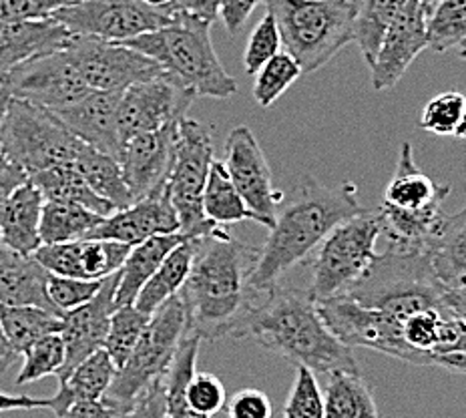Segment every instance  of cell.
<instances>
[{"label": "cell", "mask_w": 466, "mask_h": 418, "mask_svg": "<svg viewBox=\"0 0 466 418\" xmlns=\"http://www.w3.org/2000/svg\"><path fill=\"white\" fill-rule=\"evenodd\" d=\"M258 258L259 248L231 238L223 228L196 238L189 278L179 291L191 334L201 340H241L261 296L249 284Z\"/></svg>", "instance_id": "1"}, {"label": "cell", "mask_w": 466, "mask_h": 418, "mask_svg": "<svg viewBox=\"0 0 466 418\" xmlns=\"http://www.w3.org/2000/svg\"><path fill=\"white\" fill-rule=\"evenodd\" d=\"M362 209L354 183L326 188L312 175H306L289 198L281 201L266 244L259 248L258 264L249 278L251 288L266 291L278 286L291 268L314 254L329 231Z\"/></svg>", "instance_id": "2"}, {"label": "cell", "mask_w": 466, "mask_h": 418, "mask_svg": "<svg viewBox=\"0 0 466 418\" xmlns=\"http://www.w3.org/2000/svg\"><path fill=\"white\" fill-rule=\"evenodd\" d=\"M244 338L319 376L360 372L352 348L326 326L306 290L278 284L261 291L241 332Z\"/></svg>", "instance_id": "3"}, {"label": "cell", "mask_w": 466, "mask_h": 418, "mask_svg": "<svg viewBox=\"0 0 466 418\" xmlns=\"http://www.w3.org/2000/svg\"><path fill=\"white\" fill-rule=\"evenodd\" d=\"M209 31V23L177 11L169 25L121 45L153 58L196 97L229 99L238 93V81L223 69Z\"/></svg>", "instance_id": "4"}, {"label": "cell", "mask_w": 466, "mask_h": 418, "mask_svg": "<svg viewBox=\"0 0 466 418\" xmlns=\"http://www.w3.org/2000/svg\"><path fill=\"white\" fill-rule=\"evenodd\" d=\"M286 53L316 73L354 41V0H268Z\"/></svg>", "instance_id": "5"}, {"label": "cell", "mask_w": 466, "mask_h": 418, "mask_svg": "<svg viewBox=\"0 0 466 418\" xmlns=\"http://www.w3.org/2000/svg\"><path fill=\"white\" fill-rule=\"evenodd\" d=\"M382 238L378 209H362L328 233L309 260L312 280L308 296L314 302L344 296L360 281L378 260L376 244Z\"/></svg>", "instance_id": "6"}, {"label": "cell", "mask_w": 466, "mask_h": 418, "mask_svg": "<svg viewBox=\"0 0 466 418\" xmlns=\"http://www.w3.org/2000/svg\"><path fill=\"white\" fill-rule=\"evenodd\" d=\"M187 334L186 304L177 294L151 316L127 362L115 372L109 391L103 396L105 401L127 413L155 382L163 381Z\"/></svg>", "instance_id": "7"}, {"label": "cell", "mask_w": 466, "mask_h": 418, "mask_svg": "<svg viewBox=\"0 0 466 418\" xmlns=\"http://www.w3.org/2000/svg\"><path fill=\"white\" fill-rule=\"evenodd\" d=\"M83 141L35 103L11 97L0 125V151L28 178L63 165H73Z\"/></svg>", "instance_id": "8"}, {"label": "cell", "mask_w": 466, "mask_h": 418, "mask_svg": "<svg viewBox=\"0 0 466 418\" xmlns=\"http://www.w3.org/2000/svg\"><path fill=\"white\" fill-rule=\"evenodd\" d=\"M213 161L209 129L196 119H181L167 189L179 218V231L191 240L209 236L219 228L203 213V191Z\"/></svg>", "instance_id": "9"}, {"label": "cell", "mask_w": 466, "mask_h": 418, "mask_svg": "<svg viewBox=\"0 0 466 418\" xmlns=\"http://www.w3.org/2000/svg\"><path fill=\"white\" fill-rule=\"evenodd\" d=\"M175 5L151 6L145 0H73L51 16L76 36L127 43L173 21Z\"/></svg>", "instance_id": "10"}, {"label": "cell", "mask_w": 466, "mask_h": 418, "mask_svg": "<svg viewBox=\"0 0 466 418\" xmlns=\"http://www.w3.org/2000/svg\"><path fill=\"white\" fill-rule=\"evenodd\" d=\"M65 48L91 91L123 93L163 73L159 63L121 43L73 35Z\"/></svg>", "instance_id": "11"}, {"label": "cell", "mask_w": 466, "mask_h": 418, "mask_svg": "<svg viewBox=\"0 0 466 418\" xmlns=\"http://www.w3.org/2000/svg\"><path fill=\"white\" fill-rule=\"evenodd\" d=\"M193 101L196 95L165 71L153 79L131 85L121 95L116 115L121 143L125 145L135 135L159 131L186 119Z\"/></svg>", "instance_id": "12"}, {"label": "cell", "mask_w": 466, "mask_h": 418, "mask_svg": "<svg viewBox=\"0 0 466 418\" xmlns=\"http://www.w3.org/2000/svg\"><path fill=\"white\" fill-rule=\"evenodd\" d=\"M223 165L248 208L261 219V226L269 229L274 226L276 213L286 193L274 188V175H271L264 149L246 125L229 131Z\"/></svg>", "instance_id": "13"}, {"label": "cell", "mask_w": 466, "mask_h": 418, "mask_svg": "<svg viewBox=\"0 0 466 418\" xmlns=\"http://www.w3.org/2000/svg\"><path fill=\"white\" fill-rule=\"evenodd\" d=\"M201 338L187 334L163 376L167 418H211L226 408V386L216 374L198 372Z\"/></svg>", "instance_id": "14"}, {"label": "cell", "mask_w": 466, "mask_h": 418, "mask_svg": "<svg viewBox=\"0 0 466 418\" xmlns=\"http://www.w3.org/2000/svg\"><path fill=\"white\" fill-rule=\"evenodd\" d=\"M3 87L11 97L45 107L48 111L81 99L91 91L66 48L21 65L8 75Z\"/></svg>", "instance_id": "15"}, {"label": "cell", "mask_w": 466, "mask_h": 418, "mask_svg": "<svg viewBox=\"0 0 466 418\" xmlns=\"http://www.w3.org/2000/svg\"><path fill=\"white\" fill-rule=\"evenodd\" d=\"M116 286H119V271L103 280L99 294L91 302L63 314L58 334L65 342V364L56 374L58 381H65L76 366L105 346L111 316L116 310Z\"/></svg>", "instance_id": "16"}, {"label": "cell", "mask_w": 466, "mask_h": 418, "mask_svg": "<svg viewBox=\"0 0 466 418\" xmlns=\"http://www.w3.org/2000/svg\"><path fill=\"white\" fill-rule=\"evenodd\" d=\"M177 127L179 123H175L159 131L135 135L123 145L119 163L133 203L157 196L167 188Z\"/></svg>", "instance_id": "17"}, {"label": "cell", "mask_w": 466, "mask_h": 418, "mask_svg": "<svg viewBox=\"0 0 466 418\" xmlns=\"http://www.w3.org/2000/svg\"><path fill=\"white\" fill-rule=\"evenodd\" d=\"M426 8L420 0H408L394 23L384 35L380 51L376 55V61L370 66V81L374 91H388L402 79L408 66L414 63L426 46Z\"/></svg>", "instance_id": "18"}, {"label": "cell", "mask_w": 466, "mask_h": 418, "mask_svg": "<svg viewBox=\"0 0 466 418\" xmlns=\"http://www.w3.org/2000/svg\"><path fill=\"white\" fill-rule=\"evenodd\" d=\"M131 248L109 240H76L66 244L41 246L35 260L56 276L101 281L116 274L127 260Z\"/></svg>", "instance_id": "19"}, {"label": "cell", "mask_w": 466, "mask_h": 418, "mask_svg": "<svg viewBox=\"0 0 466 418\" xmlns=\"http://www.w3.org/2000/svg\"><path fill=\"white\" fill-rule=\"evenodd\" d=\"M123 93L89 91L51 113L69 129L76 139L91 145L115 159H121L123 143L119 135V101Z\"/></svg>", "instance_id": "20"}, {"label": "cell", "mask_w": 466, "mask_h": 418, "mask_svg": "<svg viewBox=\"0 0 466 418\" xmlns=\"http://www.w3.org/2000/svg\"><path fill=\"white\" fill-rule=\"evenodd\" d=\"M175 231H179V218L173 208L169 189L165 188L157 196L135 201L127 209H119L105 218L89 238L119 241V244L135 248L145 240Z\"/></svg>", "instance_id": "21"}, {"label": "cell", "mask_w": 466, "mask_h": 418, "mask_svg": "<svg viewBox=\"0 0 466 418\" xmlns=\"http://www.w3.org/2000/svg\"><path fill=\"white\" fill-rule=\"evenodd\" d=\"M71 36L73 35L55 18L0 23V87L21 65L36 56L61 51L69 45Z\"/></svg>", "instance_id": "22"}, {"label": "cell", "mask_w": 466, "mask_h": 418, "mask_svg": "<svg viewBox=\"0 0 466 418\" xmlns=\"http://www.w3.org/2000/svg\"><path fill=\"white\" fill-rule=\"evenodd\" d=\"M451 186L432 181L414 161L412 145L404 141L398 155L396 171L388 183L380 206L402 213H436L449 198Z\"/></svg>", "instance_id": "23"}, {"label": "cell", "mask_w": 466, "mask_h": 418, "mask_svg": "<svg viewBox=\"0 0 466 418\" xmlns=\"http://www.w3.org/2000/svg\"><path fill=\"white\" fill-rule=\"evenodd\" d=\"M46 271L35 256H23L0 241V306H38L61 316L46 296Z\"/></svg>", "instance_id": "24"}, {"label": "cell", "mask_w": 466, "mask_h": 418, "mask_svg": "<svg viewBox=\"0 0 466 418\" xmlns=\"http://www.w3.org/2000/svg\"><path fill=\"white\" fill-rule=\"evenodd\" d=\"M45 198L31 181L16 188L0 216V241L23 256H35L43 246L41 218Z\"/></svg>", "instance_id": "25"}, {"label": "cell", "mask_w": 466, "mask_h": 418, "mask_svg": "<svg viewBox=\"0 0 466 418\" xmlns=\"http://www.w3.org/2000/svg\"><path fill=\"white\" fill-rule=\"evenodd\" d=\"M186 233L175 231L165 233V236H155L145 240L143 244L131 248L127 260H125L123 268L119 270V286H116L115 306H133L137 300L139 291L147 284L151 276L161 268L171 251L181 246L183 241H189Z\"/></svg>", "instance_id": "26"}, {"label": "cell", "mask_w": 466, "mask_h": 418, "mask_svg": "<svg viewBox=\"0 0 466 418\" xmlns=\"http://www.w3.org/2000/svg\"><path fill=\"white\" fill-rule=\"evenodd\" d=\"M116 368L105 348L96 350L86 361H83L75 371L58 381V391L55 396L46 398V408L61 418L75 403L81 401H101L109 391Z\"/></svg>", "instance_id": "27"}, {"label": "cell", "mask_w": 466, "mask_h": 418, "mask_svg": "<svg viewBox=\"0 0 466 418\" xmlns=\"http://www.w3.org/2000/svg\"><path fill=\"white\" fill-rule=\"evenodd\" d=\"M424 256L446 288L466 281V206L441 218Z\"/></svg>", "instance_id": "28"}, {"label": "cell", "mask_w": 466, "mask_h": 418, "mask_svg": "<svg viewBox=\"0 0 466 418\" xmlns=\"http://www.w3.org/2000/svg\"><path fill=\"white\" fill-rule=\"evenodd\" d=\"M73 168L79 171L81 178L86 181L96 196L109 201L115 211L127 209L133 206V198L127 188V181L123 178V169L119 159L111 158L91 145L83 143Z\"/></svg>", "instance_id": "29"}, {"label": "cell", "mask_w": 466, "mask_h": 418, "mask_svg": "<svg viewBox=\"0 0 466 418\" xmlns=\"http://www.w3.org/2000/svg\"><path fill=\"white\" fill-rule=\"evenodd\" d=\"M193 254H196V240L183 241L181 246L175 248L165 258L161 268L143 286L133 306L141 310L143 314L153 316L169 298L177 296L189 278Z\"/></svg>", "instance_id": "30"}, {"label": "cell", "mask_w": 466, "mask_h": 418, "mask_svg": "<svg viewBox=\"0 0 466 418\" xmlns=\"http://www.w3.org/2000/svg\"><path fill=\"white\" fill-rule=\"evenodd\" d=\"M322 394L324 418H380L362 372L326 374Z\"/></svg>", "instance_id": "31"}, {"label": "cell", "mask_w": 466, "mask_h": 418, "mask_svg": "<svg viewBox=\"0 0 466 418\" xmlns=\"http://www.w3.org/2000/svg\"><path fill=\"white\" fill-rule=\"evenodd\" d=\"M28 181L43 193L45 201L73 203V206H81L101 218H109L115 213L111 203L96 196L73 165H63V168L35 173L28 178Z\"/></svg>", "instance_id": "32"}, {"label": "cell", "mask_w": 466, "mask_h": 418, "mask_svg": "<svg viewBox=\"0 0 466 418\" xmlns=\"http://www.w3.org/2000/svg\"><path fill=\"white\" fill-rule=\"evenodd\" d=\"M203 213L219 228L236 226L241 221H256L261 226V219L248 208V203L233 186L223 161H213L209 169L208 186L203 191Z\"/></svg>", "instance_id": "33"}, {"label": "cell", "mask_w": 466, "mask_h": 418, "mask_svg": "<svg viewBox=\"0 0 466 418\" xmlns=\"http://www.w3.org/2000/svg\"><path fill=\"white\" fill-rule=\"evenodd\" d=\"M0 326L16 356L51 334L61 332V316L38 306H0Z\"/></svg>", "instance_id": "34"}, {"label": "cell", "mask_w": 466, "mask_h": 418, "mask_svg": "<svg viewBox=\"0 0 466 418\" xmlns=\"http://www.w3.org/2000/svg\"><path fill=\"white\" fill-rule=\"evenodd\" d=\"M408 0H354V43L360 48V55L368 69L374 65L380 51L384 35L398 13L406 6Z\"/></svg>", "instance_id": "35"}, {"label": "cell", "mask_w": 466, "mask_h": 418, "mask_svg": "<svg viewBox=\"0 0 466 418\" xmlns=\"http://www.w3.org/2000/svg\"><path fill=\"white\" fill-rule=\"evenodd\" d=\"M105 218L73 203L45 201L41 218V240L43 246L66 244L89 238L101 226Z\"/></svg>", "instance_id": "36"}, {"label": "cell", "mask_w": 466, "mask_h": 418, "mask_svg": "<svg viewBox=\"0 0 466 418\" xmlns=\"http://www.w3.org/2000/svg\"><path fill=\"white\" fill-rule=\"evenodd\" d=\"M426 38L436 53L459 48L466 41V0H441L426 16Z\"/></svg>", "instance_id": "37"}, {"label": "cell", "mask_w": 466, "mask_h": 418, "mask_svg": "<svg viewBox=\"0 0 466 418\" xmlns=\"http://www.w3.org/2000/svg\"><path fill=\"white\" fill-rule=\"evenodd\" d=\"M151 316L143 314L141 310L135 306H123L116 308L111 316L109 324V334L105 340V352L111 356L116 371L127 362V358L137 346L141 334L147 328Z\"/></svg>", "instance_id": "38"}, {"label": "cell", "mask_w": 466, "mask_h": 418, "mask_svg": "<svg viewBox=\"0 0 466 418\" xmlns=\"http://www.w3.org/2000/svg\"><path fill=\"white\" fill-rule=\"evenodd\" d=\"M299 75L302 66L296 58L286 51L278 53L254 75V99L261 107H271L299 79Z\"/></svg>", "instance_id": "39"}, {"label": "cell", "mask_w": 466, "mask_h": 418, "mask_svg": "<svg viewBox=\"0 0 466 418\" xmlns=\"http://www.w3.org/2000/svg\"><path fill=\"white\" fill-rule=\"evenodd\" d=\"M25 362L18 371L16 384L36 382L45 376H56L65 364V342L61 334H51L26 350Z\"/></svg>", "instance_id": "40"}, {"label": "cell", "mask_w": 466, "mask_h": 418, "mask_svg": "<svg viewBox=\"0 0 466 418\" xmlns=\"http://www.w3.org/2000/svg\"><path fill=\"white\" fill-rule=\"evenodd\" d=\"M284 418H324V394L318 374L296 366V378L284 406Z\"/></svg>", "instance_id": "41"}, {"label": "cell", "mask_w": 466, "mask_h": 418, "mask_svg": "<svg viewBox=\"0 0 466 418\" xmlns=\"http://www.w3.org/2000/svg\"><path fill=\"white\" fill-rule=\"evenodd\" d=\"M466 111V97L459 91H446L424 105L419 127L434 135H454Z\"/></svg>", "instance_id": "42"}, {"label": "cell", "mask_w": 466, "mask_h": 418, "mask_svg": "<svg viewBox=\"0 0 466 418\" xmlns=\"http://www.w3.org/2000/svg\"><path fill=\"white\" fill-rule=\"evenodd\" d=\"M281 35L274 15L269 11L266 16L254 26L251 31L248 45H246V53H244V66L248 75H256L261 66H264L269 58H274L278 53H281Z\"/></svg>", "instance_id": "43"}, {"label": "cell", "mask_w": 466, "mask_h": 418, "mask_svg": "<svg viewBox=\"0 0 466 418\" xmlns=\"http://www.w3.org/2000/svg\"><path fill=\"white\" fill-rule=\"evenodd\" d=\"M101 284L103 280L91 281V280H76V278L51 274L46 281V296L51 300L53 308L63 318V314L71 312V310L91 302V300L99 294Z\"/></svg>", "instance_id": "44"}, {"label": "cell", "mask_w": 466, "mask_h": 418, "mask_svg": "<svg viewBox=\"0 0 466 418\" xmlns=\"http://www.w3.org/2000/svg\"><path fill=\"white\" fill-rule=\"evenodd\" d=\"M65 5L66 0H0V23L45 21Z\"/></svg>", "instance_id": "45"}, {"label": "cell", "mask_w": 466, "mask_h": 418, "mask_svg": "<svg viewBox=\"0 0 466 418\" xmlns=\"http://www.w3.org/2000/svg\"><path fill=\"white\" fill-rule=\"evenodd\" d=\"M228 418H271L274 408L266 393L258 388H244L228 401Z\"/></svg>", "instance_id": "46"}, {"label": "cell", "mask_w": 466, "mask_h": 418, "mask_svg": "<svg viewBox=\"0 0 466 418\" xmlns=\"http://www.w3.org/2000/svg\"><path fill=\"white\" fill-rule=\"evenodd\" d=\"M121 418H167V396L163 381L155 382Z\"/></svg>", "instance_id": "47"}, {"label": "cell", "mask_w": 466, "mask_h": 418, "mask_svg": "<svg viewBox=\"0 0 466 418\" xmlns=\"http://www.w3.org/2000/svg\"><path fill=\"white\" fill-rule=\"evenodd\" d=\"M268 0H221L219 16L231 35H238L239 28L246 25L248 18L254 13L258 5H264Z\"/></svg>", "instance_id": "48"}, {"label": "cell", "mask_w": 466, "mask_h": 418, "mask_svg": "<svg viewBox=\"0 0 466 418\" xmlns=\"http://www.w3.org/2000/svg\"><path fill=\"white\" fill-rule=\"evenodd\" d=\"M26 181L28 175L18 165L8 161L5 155H0V216H3L8 198L13 196L16 188H21Z\"/></svg>", "instance_id": "49"}, {"label": "cell", "mask_w": 466, "mask_h": 418, "mask_svg": "<svg viewBox=\"0 0 466 418\" xmlns=\"http://www.w3.org/2000/svg\"><path fill=\"white\" fill-rule=\"evenodd\" d=\"M125 413L109 401H81L75 403L61 418H121Z\"/></svg>", "instance_id": "50"}, {"label": "cell", "mask_w": 466, "mask_h": 418, "mask_svg": "<svg viewBox=\"0 0 466 418\" xmlns=\"http://www.w3.org/2000/svg\"><path fill=\"white\" fill-rule=\"evenodd\" d=\"M173 5L179 13L196 16L199 21L211 25L219 16L221 0H175Z\"/></svg>", "instance_id": "51"}, {"label": "cell", "mask_w": 466, "mask_h": 418, "mask_svg": "<svg viewBox=\"0 0 466 418\" xmlns=\"http://www.w3.org/2000/svg\"><path fill=\"white\" fill-rule=\"evenodd\" d=\"M46 398H33L26 394H6L0 391V413L11 411H33V408H46Z\"/></svg>", "instance_id": "52"}, {"label": "cell", "mask_w": 466, "mask_h": 418, "mask_svg": "<svg viewBox=\"0 0 466 418\" xmlns=\"http://www.w3.org/2000/svg\"><path fill=\"white\" fill-rule=\"evenodd\" d=\"M444 300L452 312L466 324V281L461 286L444 288Z\"/></svg>", "instance_id": "53"}, {"label": "cell", "mask_w": 466, "mask_h": 418, "mask_svg": "<svg viewBox=\"0 0 466 418\" xmlns=\"http://www.w3.org/2000/svg\"><path fill=\"white\" fill-rule=\"evenodd\" d=\"M16 354L15 350L11 348V344L6 342V336L3 332V326H0V374L6 372L16 362Z\"/></svg>", "instance_id": "54"}, {"label": "cell", "mask_w": 466, "mask_h": 418, "mask_svg": "<svg viewBox=\"0 0 466 418\" xmlns=\"http://www.w3.org/2000/svg\"><path fill=\"white\" fill-rule=\"evenodd\" d=\"M8 101H11V93H8L5 87H0V125H3V119H5V115H6Z\"/></svg>", "instance_id": "55"}, {"label": "cell", "mask_w": 466, "mask_h": 418, "mask_svg": "<svg viewBox=\"0 0 466 418\" xmlns=\"http://www.w3.org/2000/svg\"><path fill=\"white\" fill-rule=\"evenodd\" d=\"M454 138L456 139H466V111L462 113V119L459 123V127L454 131Z\"/></svg>", "instance_id": "56"}, {"label": "cell", "mask_w": 466, "mask_h": 418, "mask_svg": "<svg viewBox=\"0 0 466 418\" xmlns=\"http://www.w3.org/2000/svg\"><path fill=\"white\" fill-rule=\"evenodd\" d=\"M145 3L151 5V6H167V5L175 3V0H145Z\"/></svg>", "instance_id": "57"}, {"label": "cell", "mask_w": 466, "mask_h": 418, "mask_svg": "<svg viewBox=\"0 0 466 418\" xmlns=\"http://www.w3.org/2000/svg\"><path fill=\"white\" fill-rule=\"evenodd\" d=\"M420 3H422V5L431 11V8H432L436 3H441V0H420Z\"/></svg>", "instance_id": "58"}, {"label": "cell", "mask_w": 466, "mask_h": 418, "mask_svg": "<svg viewBox=\"0 0 466 418\" xmlns=\"http://www.w3.org/2000/svg\"><path fill=\"white\" fill-rule=\"evenodd\" d=\"M459 55H461V58H464V61H466V41L459 46Z\"/></svg>", "instance_id": "59"}, {"label": "cell", "mask_w": 466, "mask_h": 418, "mask_svg": "<svg viewBox=\"0 0 466 418\" xmlns=\"http://www.w3.org/2000/svg\"><path fill=\"white\" fill-rule=\"evenodd\" d=\"M0 155H3V151H0Z\"/></svg>", "instance_id": "60"}]
</instances>
